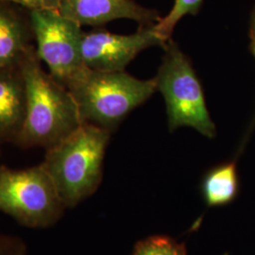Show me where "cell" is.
<instances>
[{
	"instance_id": "6da1fadb",
	"label": "cell",
	"mask_w": 255,
	"mask_h": 255,
	"mask_svg": "<svg viewBox=\"0 0 255 255\" xmlns=\"http://www.w3.org/2000/svg\"><path fill=\"white\" fill-rule=\"evenodd\" d=\"M19 63L26 112L16 138L21 145L49 148L84 122L71 93L44 71L36 52L27 48Z\"/></svg>"
},
{
	"instance_id": "7a4b0ae2",
	"label": "cell",
	"mask_w": 255,
	"mask_h": 255,
	"mask_svg": "<svg viewBox=\"0 0 255 255\" xmlns=\"http://www.w3.org/2000/svg\"><path fill=\"white\" fill-rule=\"evenodd\" d=\"M109 138V129L84 122L47 148L43 164L65 208L73 207L99 186Z\"/></svg>"
},
{
	"instance_id": "3957f363",
	"label": "cell",
	"mask_w": 255,
	"mask_h": 255,
	"mask_svg": "<svg viewBox=\"0 0 255 255\" xmlns=\"http://www.w3.org/2000/svg\"><path fill=\"white\" fill-rule=\"evenodd\" d=\"M65 87L77 103L83 122L109 129L157 91L156 80H140L125 71H97L85 67Z\"/></svg>"
},
{
	"instance_id": "277c9868",
	"label": "cell",
	"mask_w": 255,
	"mask_h": 255,
	"mask_svg": "<svg viewBox=\"0 0 255 255\" xmlns=\"http://www.w3.org/2000/svg\"><path fill=\"white\" fill-rule=\"evenodd\" d=\"M164 49V60L155 80L157 90L164 97L170 131L190 127L213 138L216 126L190 61L172 40L166 43Z\"/></svg>"
},
{
	"instance_id": "5b68a950",
	"label": "cell",
	"mask_w": 255,
	"mask_h": 255,
	"mask_svg": "<svg viewBox=\"0 0 255 255\" xmlns=\"http://www.w3.org/2000/svg\"><path fill=\"white\" fill-rule=\"evenodd\" d=\"M64 209L44 164L21 170L0 168V212L29 228H46Z\"/></svg>"
},
{
	"instance_id": "8992f818",
	"label": "cell",
	"mask_w": 255,
	"mask_h": 255,
	"mask_svg": "<svg viewBox=\"0 0 255 255\" xmlns=\"http://www.w3.org/2000/svg\"><path fill=\"white\" fill-rule=\"evenodd\" d=\"M29 18L36 39L37 56L55 80L65 86L85 68L82 27L55 9H31Z\"/></svg>"
},
{
	"instance_id": "52a82bcc",
	"label": "cell",
	"mask_w": 255,
	"mask_h": 255,
	"mask_svg": "<svg viewBox=\"0 0 255 255\" xmlns=\"http://www.w3.org/2000/svg\"><path fill=\"white\" fill-rule=\"evenodd\" d=\"M154 25L143 26L128 35L106 30L83 33L82 55L85 67L97 71H124L143 50L151 46L164 47L166 42L158 35Z\"/></svg>"
},
{
	"instance_id": "ba28073f",
	"label": "cell",
	"mask_w": 255,
	"mask_h": 255,
	"mask_svg": "<svg viewBox=\"0 0 255 255\" xmlns=\"http://www.w3.org/2000/svg\"><path fill=\"white\" fill-rule=\"evenodd\" d=\"M58 11L81 27L100 26L118 19H130L150 26L161 18L156 10L131 0H61Z\"/></svg>"
},
{
	"instance_id": "9c48e42d",
	"label": "cell",
	"mask_w": 255,
	"mask_h": 255,
	"mask_svg": "<svg viewBox=\"0 0 255 255\" xmlns=\"http://www.w3.org/2000/svg\"><path fill=\"white\" fill-rule=\"evenodd\" d=\"M3 71H0V136H17L26 112L25 87L22 78Z\"/></svg>"
},
{
	"instance_id": "30bf717a",
	"label": "cell",
	"mask_w": 255,
	"mask_h": 255,
	"mask_svg": "<svg viewBox=\"0 0 255 255\" xmlns=\"http://www.w3.org/2000/svg\"><path fill=\"white\" fill-rule=\"evenodd\" d=\"M2 2L0 1V71L19 63L27 48L22 20Z\"/></svg>"
},
{
	"instance_id": "8fae6325",
	"label": "cell",
	"mask_w": 255,
	"mask_h": 255,
	"mask_svg": "<svg viewBox=\"0 0 255 255\" xmlns=\"http://www.w3.org/2000/svg\"><path fill=\"white\" fill-rule=\"evenodd\" d=\"M237 190V169L235 164L220 165L206 175L202 192L209 206H219L232 201Z\"/></svg>"
},
{
	"instance_id": "7c38bea8",
	"label": "cell",
	"mask_w": 255,
	"mask_h": 255,
	"mask_svg": "<svg viewBox=\"0 0 255 255\" xmlns=\"http://www.w3.org/2000/svg\"><path fill=\"white\" fill-rule=\"evenodd\" d=\"M203 0H175L173 7L167 15L161 17L154 25L155 30L164 42L171 40L174 28L179 21L188 14H196Z\"/></svg>"
},
{
	"instance_id": "4fadbf2b",
	"label": "cell",
	"mask_w": 255,
	"mask_h": 255,
	"mask_svg": "<svg viewBox=\"0 0 255 255\" xmlns=\"http://www.w3.org/2000/svg\"><path fill=\"white\" fill-rule=\"evenodd\" d=\"M133 255H185V253L173 240L158 237L141 243Z\"/></svg>"
},
{
	"instance_id": "5bb4252c",
	"label": "cell",
	"mask_w": 255,
	"mask_h": 255,
	"mask_svg": "<svg viewBox=\"0 0 255 255\" xmlns=\"http://www.w3.org/2000/svg\"><path fill=\"white\" fill-rule=\"evenodd\" d=\"M0 255H27V247L19 238L0 234Z\"/></svg>"
},
{
	"instance_id": "9a60e30c",
	"label": "cell",
	"mask_w": 255,
	"mask_h": 255,
	"mask_svg": "<svg viewBox=\"0 0 255 255\" xmlns=\"http://www.w3.org/2000/svg\"><path fill=\"white\" fill-rule=\"evenodd\" d=\"M4 2H14L31 9H55L58 10L61 0H2Z\"/></svg>"
},
{
	"instance_id": "2e32d148",
	"label": "cell",
	"mask_w": 255,
	"mask_h": 255,
	"mask_svg": "<svg viewBox=\"0 0 255 255\" xmlns=\"http://www.w3.org/2000/svg\"><path fill=\"white\" fill-rule=\"evenodd\" d=\"M253 50L255 56V31L253 32Z\"/></svg>"
},
{
	"instance_id": "e0dca14e",
	"label": "cell",
	"mask_w": 255,
	"mask_h": 255,
	"mask_svg": "<svg viewBox=\"0 0 255 255\" xmlns=\"http://www.w3.org/2000/svg\"><path fill=\"white\" fill-rule=\"evenodd\" d=\"M254 31H255V20H254Z\"/></svg>"
},
{
	"instance_id": "ac0fdd59",
	"label": "cell",
	"mask_w": 255,
	"mask_h": 255,
	"mask_svg": "<svg viewBox=\"0 0 255 255\" xmlns=\"http://www.w3.org/2000/svg\"><path fill=\"white\" fill-rule=\"evenodd\" d=\"M0 1H2V0H0ZM3 2H4V1H3Z\"/></svg>"
}]
</instances>
